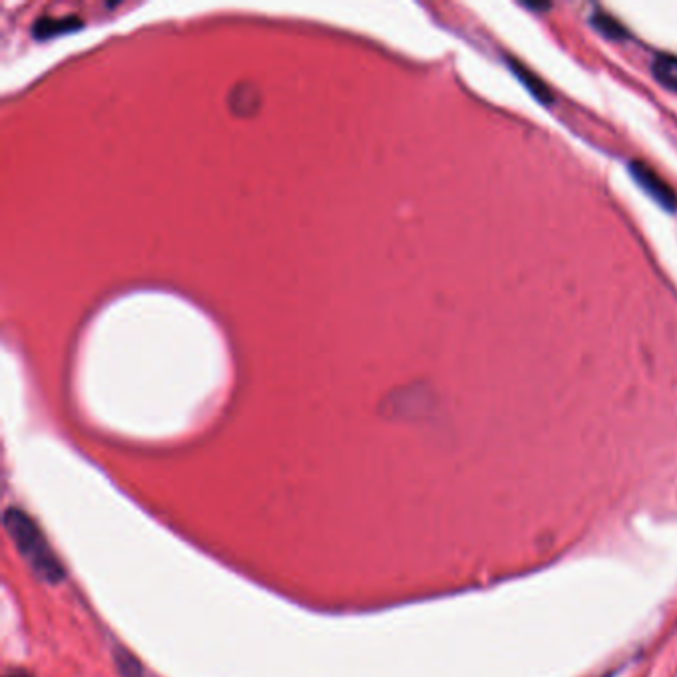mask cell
<instances>
[{
	"label": "cell",
	"instance_id": "cell-1",
	"mask_svg": "<svg viewBox=\"0 0 677 677\" xmlns=\"http://www.w3.org/2000/svg\"><path fill=\"white\" fill-rule=\"evenodd\" d=\"M4 529L8 537L20 550L22 558L28 562V566L34 570V574L50 584H58L66 572L58 560V556L52 552L50 544L44 539L42 531L36 527V523L18 509H8L4 513Z\"/></svg>",
	"mask_w": 677,
	"mask_h": 677
},
{
	"label": "cell",
	"instance_id": "cell-2",
	"mask_svg": "<svg viewBox=\"0 0 677 677\" xmlns=\"http://www.w3.org/2000/svg\"><path fill=\"white\" fill-rule=\"evenodd\" d=\"M628 171H630L632 179L640 185V189L644 193H648L662 209L677 211L676 191L650 165L634 159V161L628 163Z\"/></svg>",
	"mask_w": 677,
	"mask_h": 677
},
{
	"label": "cell",
	"instance_id": "cell-3",
	"mask_svg": "<svg viewBox=\"0 0 677 677\" xmlns=\"http://www.w3.org/2000/svg\"><path fill=\"white\" fill-rule=\"evenodd\" d=\"M509 62V68L513 70V74L517 76V80H521V84L533 94V98H537L541 104H552L554 102V96H552V90L542 82L541 78L529 70L521 60L517 58H507Z\"/></svg>",
	"mask_w": 677,
	"mask_h": 677
},
{
	"label": "cell",
	"instance_id": "cell-4",
	"mask_svg": "<svg viewBox=\"0 0 677 677\" xmlns=\"http://www.w3.org/2000/svg\"><path fill=\"white\" fill-rule=\"evenodd\" d=\"M652 74L662 86L677 92V56L658 54L652 64Z\"/></svg>",
	"mask_w": 677,
	"mask_h": 677
},
{
	"label": "cell",
	"instance_id": "cell-5",
	"mask_svg": "<svg viewBox=\"0 0 677 677\" xmlns=\"http://www.w3.org/2000/svg\"><path fill=\"white\" fill-rule=\"evenodd\" d=\"M590 24L608 40H626L630 36V32L624 28V24L620 20H616L610 14L604 12H594L590 18Z\"/></svg>",
	"mask_w": 677,
	"mask_h": 677
},
{
	"label": "cell",
	"instance_id": "cell-6",
	"mask_svg": "<svg viewBox=\"0 0 677 677\" xmlns=\"http://www.w3.org/2000/svg\"><path fill=\"white\" fill-rule=\"evenodd\" d=\"M523 6H527V8H531V10H537V12H541V10H550V4H548V2H525Z\"/></svg>",
	"mask_w": 677,
	"mask_h": 677
},
{
	"label": "cell",
	"instance_id": "cell-7",
	"mask_svg": "<svg viewBox=\"0 0 677 677\" xmlns=\"http://www.w3.org/2000/svg\"><path fill=\"white\" fill-rule=\"evenodd\" d=\"M6 677H32L30 674H26V672H10L8 676Z\"/></svg>",
	"mask_w": 677,
	"mask_h": 677
}]
</instances>
